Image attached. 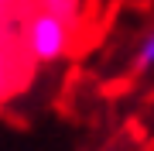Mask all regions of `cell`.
I'll return each mask as SVG.
<instances>
[{
	"label": "cell",
	"mask_w": 154,
	"mask_h": 151,
	"mask_svg": "<svg viewBox=\"0 0 154 151\" xmlns=\"http://www.w3.org/2000/svg\"><path fill=\"white\" fill-rule=\"evenodd\" d=\"M21 41H24L28 58H34V62H55V58L65 55V48H69V28L58 21V17L34 11L28 17V24H24Z\"/></svg>",
	"instance_id": "obj_1"
},
{
	"label": "cell",
	"mask_w": 154,
	"mask_h": 151,
	"mask_svg": "<svg viewBox=\"0 0 154 151\" xmlns=\"http://www.w3.org/2000/svg\"><path fill=\"white\" fill-rule=\"evenodd\" d=\"M17 38L0 31V100H7L24 79V58L17 55Z\"/></svg>",
	"instance_id": "obj_2"
},
{
	"label": "cell",
	"mask_w": 154,
	"mask_h": 151,
	"mask_svg": "<svg viewBox=\"0 0 154 151\" xmlns=\"http://www.w3.org/2000/svg\"><path fill=\"white\" fill-rule=\"evenodd\" d=\"M41 14L58 17L62 24H75L79 21V0H34Z\"/></svg>",
	"instance_id": "obj_3"
},
{
	"label": "cell",
	"mask_w": 154,
	"mask_h": 151,
	"mask_svg": "<svg viewBox=\"0 0 154 151\" xmlns=\"http://www.w3.org/2000/svg\"><path fill=\"white\" fill-rule=\"evenodd\" d=\"M151 65H154V31H151V38L144 41V48H140L137 62H134V69H137V72H147Z\"/></svg>",
	"instance_id": "obj_4"
},
{
	"label": "cell",
	"mask_w": 154,
	"mask_h": 151,
	"mask_svg": "<svg viewBox=\"0 0 154 151\" xmlns=\"http://www.w3.org/2000/svg\"><path fill=\"white\" fill-rule=\"evenodd\" d=\"M4 17H7V4H0V24H4Z\"/></svg>",
	"instance_id": "obj_5"
},
{
	"label": "cell",
	"mask_w": 154,
	"mask_h": 151,
	"mask_svg": "<svg viewBox=\"0 0 154 151\" xmlns=\"http://www.w3.org/2000/svg\"><path fill=\"white\" fill-rule=\"evenodd\" d=\"M0 4H7V0H0Z\"/></svg>",
	"instance_id": "obj_6"
}]
</instances>
